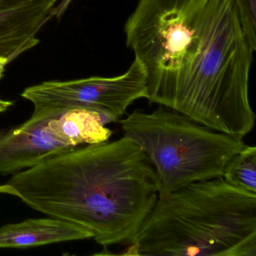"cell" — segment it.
<instances>
[{
    "instance_id": "cell-2",
    "label": "cell",
    "mask_w": 256,
    "mask_h": 256,
    "mask_svg": "<svg viewBox=\"0 0 256 256\" xmlns=\"http://www.w3.org/2000/svg\"><path fill=\"white\" fill-rule=\"evenodd\" d=\"M0 194L84 228L106 247L130 244L158 198L150 160L125 136L53 156L0 184Z\"/></svg>"
},
{
    "instance_id": "cell-10",
    "label": "cell",
    "mask_w": 256,
    "mask_h": 256,
    "mask_svg": "<svg viewBox=\"0 0 256 256\" xmlns=\"http://www.w3.org/2000/svg\"><path fill=\"white\" fill-rule=\"evenodd\" d=\"M222 178L230 185L256 193V148L246 145L224 166Z\"/></svg>"
},
{
    "instance_id": "cell-3",
    "label": "cell",
    "mask_w": 256,
    "mask_h": 256,
    "mask_svg": "<svg viewBox=\"0 0 256 256\" xmlns=\"http://www.w3.org/2000/svg\"><path fill=\"white\" fill-rule=\"evenodd\" d=\"M124 254L256 256V193L222 176L158 198Z\"/></svg>"
},
{
    "instance_id": "cell-9",
    "label": "cell",
    "mask_w": 256,
    "mask_h": 256,
    "mask_svg": "<svg viewBox=\"0 0 256 256\" xmlns=\"http://www.w3.org/2000/svg\"><path fill=\"white\" fill-rule=\"evenodd\" d=\"M56 124L66 143L74 148L108 142L112 134L101 114L89 109L64 108Z\"/></svg>"
},
{
    "instance_id": "cell-7",
    "label": "cell",
    "mask_w": 256,
    "mask_h": 256,
    "mask_svg": "<svg viewBox=\"0 0 256 256\" xmlns=\"http://www.w3.org/2000/svg\"><path fill=\"white\" fill-rule=\"evenodd\" d=\"M58 1L0 0V58L10 64L36 47Z\"/></svg>"
},
{
    "instance_id": "cell-8",
    "label": "cell",
    "mask_w": 256,
    "mask_h": 256,
    "mask_svg": "<svg viewBox=\"0 0 256 256\" xmlns=\"http://www.w3.org/2000/svg\"><path fill=\"white\" fill-rule=\"evenodd\" d=\"M92 238L80 226L60 218H29L0 228V248H24Z\"/></svg>"
},
{
    "instance_id": "cell-6",
    "label": "cell",
    "mask_w": 256,
    "mask_h": 256,
    "mask_svg": "<svg viewBox=\"0 0 256 256\" xmlns=\"http://www.w3.org/2000/svg\"><path fill=\"white\" fill-rule=\"evenodd\" d=\"M64 108H34L31 118L22 125L0 132V174L19 173L47 158L70 150L50 131L48 122Z\"/></svg>"
},
{
    "instance_id": "cell-11",
    "label": "cell",
    "mask_w": 256,
    "mask_h": 256,
    "mask_svg": "<svg viewBox=\"0 0 256 256\" xmlns=\"http://www.w3.org/2000/svg\"><path fill=\"white\" fill-rule=\"evenodd\" d=\"M246 38L256 50V0H232Z\"/></svg>"
},
{
    "instance_id": "cell-14",
    "label": "cell",
    "mask_w": 256,
    "mask_h": 256,
    "mask_svg": "<svg viewBox=\"0 0 256 256\" xmlns=\"http://www.w3.org/2000/svg\"><path fill=\"white\" fill-rule=\"evenodd\" d=\"M8 64L6 60L4 58H0V80L4 77V72H5L6 66Z\"/></svg>"
},
{
    "instance_id": "cell-4",
    "label": "cell",
    "mask_w": 256,
    "mask_h": 256,
    "mask_svg": "<svg viewBox=\"0 0 256 256\" xmlns=\"http://www.w3.org/2000/svg\"><path fill=\"white\" fill-rule=\"evenodd\" d=\"M124 136L150 160L158 198L186 186L220 178L228 162L246 146L242 138L212 130L162 106L119 120Z\"/></svg>"
},
{
    "instance_id": "cell-1",
    "label": "cell",
    "mask_w": 256,
    "mask_h": 256,
    "mask_svg": "<svg viewBox=\"0 0 256 256\" xmlns=\"http://www.w3.org/2000/svg\"><path fill=\"white\" fill-rule=\"evenodd\" d=\"M145 98L242 138L254 128L252 50L232 0H140L125 25Z\"/></svg>"
},
{
    "instance_id": "cell-13",
    "label": "cell",
    "mask_w": 256,
    "mask_h": 256,
    "mask_svg": "<svg viewBox=\"0 0 256 256\" xmlns=\"http://www.w3.org/2000/svg\"><path fill=\"white\" fill-rule=\"evenodd\" d=\"M13 102L8 100H4L0 98V113L6 112L12 106Z\"/></svg>"
},
{
    "instance_id": "cell-12",
    "label": "cell",
    "mask_w": 256,
    "mask_h": 256,
    "mask_svg": "<svg viewBox=\"0 0 256 256\" xmlns=\"http://www.w3.org/2000/svg\"><path fill=\"white\" fill-rule=\"evenodd\" d=\"M72 0H62L58 6L54 7L52 14H50V19L55 18L60 19L66 12L67 8L70 6Z\"/></svg>"
},
{
    "instance_id": "cell-5",
    "label": "cell",
    "mask_w": 256,
    "mask_h": 256,
    "mask_svg": "<svg viewBox=\"0 0 256 256\" xmlns=\"http://www.w3.org/2000/svg\"><path fill=\"white\" fill-rule=\"evenodd\" d=\"M144 70L137 60L124 74L115 77H91L67 82H46L30 86L22 96L34 108H80L98 112L104 125L118 122L128 108L145 98Z\"/></svg>"
}]
</instances>
